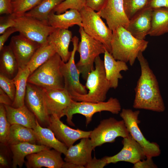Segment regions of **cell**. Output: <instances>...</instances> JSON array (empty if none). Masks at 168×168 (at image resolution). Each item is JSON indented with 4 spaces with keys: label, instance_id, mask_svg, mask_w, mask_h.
<instances>
[{
    "label": "cell",
    "instance_id": "6da1fadb",
    "mask_svg": "<svg viewBox=\"0 0 168 168\" xmlns=\"http://www.w3.org/2000/svg\"><path fill=\"white\" fill-rule=\"evenodd\" d=\"M137 58L140 64L141 74L134 89L135 94L133 107L136 109L163 112L165 107L156 77L142 52H139Z\"/></svg>",
    "mask_w": 168,
    "mask_h": 168
},
{
    "label": "cell",
    "instance_id": "7a4b0ae2",
    "mask_svg": "<svg viewBox=\"0 0 168 168\" xmlns=\"http://www.w3.org/2000/svg\"><path fill=\"white\" fill-rule=\"evenodd\" d=\"M148 43L135 37L125 28L119 27L112 31L111 54L116 60L128 62L132 66L139 52L145 50Z\"/></svg>",
    "mask_w": 168,
    "mask_h": 168
},
{
    "label": "cell",
    "instance_id": "3957f363",
    "mask_svg": "<svg viewBox=\"0 0 168 168\" xmlns=\"http://www.w3.org/2000/svg\"><path fill=\"white\" fill-rule=\"evenodd\" d=\"M95 68L89 73L86 79L85 86L88 92L82 95L76 93L71 96L77 101L98 102L104 101L107 94L110 88L106 77L104 61L98 56L95 59Z\"/></svg>",
    "mask_w": 168,
    "mask_h": 168
},
{
    "label": "cell",
    "instance_id": "277c9868",
    "mask_svg": "<svg viewBox=\"0 0 168 168\" xmlns=\"http://www.w3.org/2000/svg\"><path fill=\"white\" fill-rule=\"evenodd\" d=\"M62 61L60 57L56 53L30 75L27 82L42 88H64L60 70Z\"/></svg>",
    "mask_w": 168,
    "mask_h": 168
},
{
    "label": "cell",
    "instance_id": "5b68a950",
    "mask_svg": "<svg viewBox=\"0 0 168 168\" xmlns=\"http://www.w3.org/2000/svg\"><path fill=\"white\" fill-rule=\"evenodd\" d=\"M121 109L120 103L115 98L111 97L106 101L98 102L77 101L72 100L69 106L64 110L63 115L66 116L68 124L74 126L72 121L73 115L77 114H82L85 117L87 126L91 122L93 116L96 113L107 111L117 114Z\"/></svg>",
    "mask_w": 168,
    "mask_h": 168
},
{
    "label": "cell",
    "instance_id": "8992f818",
    "mask_svg": "<svg viewBox=\"0 0 168 168\" xmlns=\"http://www.w3.org/2000/svg\"><path fill=\"white\" fill-rule=\"evenodd\" d=\"M79 32L81 40L77 51L80 57L76 65L83 79L86 80L89 73L94 69L96 58L100 54H104L106 49L100 42L86 33L82 26L79 27Z\"/></svg>",
    "mask_w": 168,
    "mask_h": 168
},
{
    "label": "cell",
    "instance_id": "52a82bcc",
    "mask_svg": "<svg viewBox=\"0 0 168 168\" xmlns=\"http://www.w3.org/2000/svg\"><path fill=\"white\" fill-rule=\"evenodd\" d=\"M79 12L82 19V27L85 32L100 42L111 54L112 31L107 26L97 12L86 6Z\"/></svg>",
    "mask_w": 168,
    "mask_h": 168
},
{
    "label": "cell",
    "instance_id": "ba28073f",
    "mask_svg": "<svg viewBox=\"0 0 168 168\" xmlns=\"http://www.w3.org/2000/svg\"><path fill=\"white\" fill-rule=\"evenodd\" d=\"M129 134L122 119L118 120L113 117L103 119L93 130L89 136L94 149L106 143L115 142L119 137L123 138Z\"/></svg>",
    "mask_w": 168,
    "mask_h": 168
},
{
    "label": "cell",
    "instance_id": "9c48e42d",
    "mask_svg": "<svg viewBox=\"0 0 168 168\" xmlns=\"http://www.w3.org/2000/svg\"><path fill=\"white\" fill-rule=\"evenodd\" d=\"M14 20V27L19 34L40 45L48 42V37L56 29L47 21L25 15L15 16Z\"/></svg>",
    "mask_w": 168,
    "mask_h": 168
},
{
    "label": "cell",
    "instance_id": "30bf717a",
    "mask_svg": "<svg viewBox=\"0 0 168 168\" xmlns=\"http://www.w3.org/2000/svg\"><path fill=\"white\" fill-rule=\"evenodd\" d=\"M138 110L133 111L130 109H123L120 116L124 121L129 133L141 146L146 158H152L160 156L161 150L159 146L156 142H151L145 137L138 124L140 122L138 117Z\"/></svg>",
    "mask_w": 168,
    "mask_h": 168
},
{
    "label": "cell",
    "instance_id": "8fae6325",
    "mask_svg": "<svg viewBox=\"0 0 168 168\" xmlns=\"http://www.w3.org/2000/svg\"><path fill=\"white\" fill-rule=\"evenodd\" d=\"M73 48L70 57L66 63L62 61L60 70L64 82V88L71 96L76 93L84 95L87 93L85 86L83 85L79 79L80 73L75 62V56L78 44V38L75 36L72 40Z\"/></svg>",
    "mask_w": 168,
    "mask_h": 168
},
{
    "label": "cell",
    "instance_id": "7c38bea8",
    "mask_svg": "<svg viewBox=\"0 0 168 168\" xmlns=\"http://www.w3.org/2000/svg\"><path fill=\"white\" fill-rule=\"evenodd\" d=\"M42 89L48 115H56L60 119L63 116L72 100L70 94L64 88Z\"/></svg>",
    "mask_w": 168,
    "mask_h": 168
},
{
    "label": "cell",
    "instance_id": "4fadbf2b",
    "mask_svg": "<svg viewBox=\"0 0 168 168\" xmlns=\"http://www.w3.org/2000/svg\"><path fill=\"white\" fill-rule=\"evenodd\" d=\"M60 119L56 115H50L47 127L53 132L56 138L68 148L79 139L89 137L91 131L72 128L64 124Z\"/></svg>",
    "mask_w": 168,
    "mask_h": 168
},
{
    "label": "cell",
    "instance_id": "5bb4252c",
    "mask_svg": "<svg viewBox=\"0 0 168 168\" xmlns=\"http://www.w3.org/2000/svg\"><path fill=\"white\" fill-rule=\"evenodd\" d=\"M25 102L26 106L35 115L40 124L48 126L50 116L46 110L42 89L27 82Z\"/></svg>",
    "mask_w": 168,
    "mask_h": 168
},
{
    "label": "cell",
    "instance_id": "9a60e30c",
    "mask_svg": "<svg viewBox=\"0 0 168 168\" xmlns=\"http://www.w3.org/2000/svg\"><path fill=\"white\" fill-rule=\"evenodd\" d=\"M97 12L106 20L112 31L121 26L126 28L128 25L129 20L124 10L123 0H107L103 7Z\"/></svg>",
    "mask_w": 168,
    "mask_h": 168
},
{
    "label": "cell",
    "instance_id": "2e32d148",
    "mask_svg": "<svg viewBox=\"0 0 168 168\" xmlns=\"http://www.w3.org/2000/svg\"><path fill=\"white\" fill-rule=\"evenodd\" d=\"M17 60L19 68L26 67L37 49L38 43L19 34L12 37L9 45Z\"/></svg>",
    "mask_w": 168,
    "mask_h": 168
},
{
    "label": "cell",
    "instance_id": "e0dca14e",
    "mask_svg": "<svg viewBox=\"0 0 168 168\" xmlns=\"http://www.w3.org/2000/svg\"><path fill=\"white\" fill-rule=\"evenodd\" d=\"M122 142L123 146L119 152L112 156H107L108 164L125 161L134 164L146 158L141 146L130 133L128 136L123 138Z\"/></svg>",
    "mask_w": 168,
    "mask_h": 168
},
{
    "label": "cell",
    "instance_id": "ac0fdd59",
    "mask_svg": "<svg viewBox=\"0 0 168 168\" xmlns=\"http://www.w3.org/2000/svg\"><path fill=\"white\" fill-rule=\"evenodd\" d=\"M61 153L54 149L43 150L31 154L26 157L27 168H61L65 162Z\"/></svg>",
    "mask_w": 168,
    "mask_h": 168
},
{
    "label": "cell",
    "instance_id": "d6986e66",
    "mask_svg": "<svg viewBox=\"0 0 168 168\" xmlns=\"http://www.w3.org/2000/svg\"><path fill=\"white\" fill-rule=\"evenodd\" d=\"M94 149L89 138H83L75 145L68 148L64 160L85 168L92 159L91 154Z\"/></svg>",
    "mask_w": 168,
    "mask_h": 168
},
{
    "label": "cell",
    "instance_id": "ffe728a7",
    "mask_svg": "<svg viewBox=\"0 0 168 168\" xmlns=\"http://www.w3.org/2000/svg\"><path fill=\"white\" fill-rule=\"evenodd\" d=\"M152 10L146 7L138 12L129 20L126 29L136 38L144 40L151 29Z\"/></svg>",
    "mask_w": 168,
    "mask_h": 168
},
{
    "label": "cell",
    "instance_id": "44dd1931",
    "mask_svg": "<svg viewBox=\"0 0 168 168\" xmlns=\"http://www.w3.org/2000/svg\"><path fill=\"white\" fill-rule=\"evenodd\" d=\"M72 36V32L68 29H56L47 38L48 42L54 46L56 53L65 63L68 61L71 54L69 47Z\"/></svg>",
    "mask_w": 168,
    "mask_h": 168
},
{
    "label": "cell",
    "instance_id": "7402d4cb",
    "mask_svg": "<svg viewBox=\"0 0 168 168\" xmlns=\"http://www.w3.org/2000/svg\"><path fill=\"white\" fill-rule=\"evenodd\" d=\"M104 65L106 77L108 81L110 88H116L118 85L119 79L123 76L120 72L128 69L126 63L116 60L112 54L106 49L104 54Z\"/></svg>",
    "mask_w": 168,
    "mask_h": 168
},
{
    "label": "cell",
    "instance_id": "603a6c76",
    "mask_svg": "<svg viewBox=\"0 0 168 168\" xmlns=\"http://www.w3.org/2000/svg\"><path fill=\"white\" fill-rule=\"evenodd\" d=\"M47 22L49 26L55 29H68L75 25L82 26L80 13L75 9H70L59 14L52 11L49 15Z\"/></svg>",
    "mask_w": 168,
    "mask_h": 168
},
{
    "label": "cell",
    "instance_id": "cb8c5ba5",
    "mask_svg": "<svg viewBox=\"0 0 168 168\" xmlns=\"http://www.w3.org/2000/svg\"><path fill=\"white\" fill-rule=\"evenodd\" d=\"M4 106L7 120L11 125L18 124L33 129L35 127L36 117L26 105L16 108Z\"/></svg>",
    "mask_w": 168,
    "mask_h": 168
},
{
    "label": "cell",
    "instance_id": "d4e9b609",
    "mask_svg": "<svg viewBox=\"0 0 168 168\" xmlns=\"http://www.w3.org/2000/svg\"><path fill=\"white\" fill-rule=\"evenodd\" d=\"M12 154L13 168H21L25 162V158L28 155L40 151L50 149L44 145L29 142H21L9 146Z\"/></svg>",
    "mask_w": 168,
    "mask_h": 168
},
{
    "label": "cell",
    "instance_id": "484cf974",
    "mask_svg": "<svg viewBox=\"0 0 168 168\" xmlns=\"http://www.w3.org/2000/svg\"><path fill=\"white\" fill-rule=\"evenodd\" d=\"M36 125L34 129L39 144L52 148L65 155L68 147L58 140L49 128H43L36 119Z\"/></svg>",
    "mask_w": 168,
    "mask_h": 168
},
{
    "label": "cell",
    "instance_id": "4316f807",
    "mask_svg": "<svg viewBox=\"0 0 168 168\" xmlns=\"http://www.w3.org/2000/svg\"><path fill=\"white\" fill-rule=\"evenodd\" d=\"M0 51V74L12 79L19 68L16 58L9 45L4 46Z\"/></svg>",
    "mask_w": 168,
    "mask_h": 168
},
{
    "label": "cell",
    "instance_id": "83f0119b",
    "mask_svg": "<svg viewBox=\"0 0 168 168\" xmlns=\"http://www.w3.org/2000/svg\"><path fill=\"white\" fill-rule=\"evenodd\" d=\"M25 142L35 144L38 143L34 129L18 124L11 125L6 145Z\"/></svg>",
    "mask_w": 168,
    "mask_h": 168
},
{
    "label": "cell",
    "instance_id": "f1b7e54d",
    "mask_svg": "<svg viewBox=\"0 0 168 168\" xmlns=\"http://www.w3.org/2000/svg\"><path fill=\"white\" fill-rule=\"evenodd\" d=\"M30 70L27 66L24 68H19L18 72L13 79L16 87V94L12 106L19 108L25 105V98Z\"/></svg>",
    "mask_w": 168,
    "mask_h": 168
},
{
    "label": "cell",
    "instance_id": "f546056e",
    "mask_svg": "<svg viewBox=\"0 0 168 168\" xmlns=\"http://www.w3.org/2000/svg\"><path fill=\"white\" fill-rule=\"evenodd\" d=\"M168 33V7L152 10L151 28L149 35L159 36Z\"/></svg>",
    "mask_w": 168,
    "mask_h": 168
},
{
    "label": "cell",
    "instance_id": "4dcf8cb0",
    "mask_svg": "<svg viewBox=\"0 0 168 168\" xmlns=\"http://www.w3.org/2000/svg\"><path fill=\"white\" fill-rule=\"evenodd\" d=\"M56 53L54 46L49 42L41 45L35 52L27 66L30 70V75Z\"/></svg>",
    "mask_w": 168,
    "mask_h": 168
},
{
    "label": "cell",
    "instance_id": "1f68e13d",
    "mask_svg": "<svg viewBox=\"0 0 168 168\" xmlns=\"http://www.w3.org/2000/svg\"><path fill=\"white\" fill-rule=\"evenodd\" d=\"M65 0H41L35 7L23 15L47 22L50 13Z\"/></svg>",
    "mask_w": 168,
    "mask_h": 168
},
{
    "label": "cell",
    "instance_id": "d6a6232c",
    "mask_svg": "<svg viewBox=\"0 0 168 168\" xmlns=\"http://www.w3.org/2000/svg\"><path fill=\"white\" fill-rule=\"evenodd\" d=\"M41 0H16L12 2L13 13L15 16L23 15L36 6Z\"/></svg>",
    "mask_w": 168,
    "mask_h": 168
},
{
    "label": "cell",
    "instance_id": "836d02e7",
    "mask_svg": "<svg viewBox=\"0 0 168 168\" xmlns=\"http://www.w3.org/2000/svg\"><path fill=\"white\" fill-rule=\"evenodd\" d=\"M149 0H123L124 10L129 20L147 7Z\"/></svg>",
    "mask_w": 168,
    "mask_h": 168
},
{
    "label": "cell",
    "instance_id": "e575fe53",
    "mask_svg": "<svg viewBox=\"0 0 168 168\" xmlns=\"http://www.w3.org/2000/svg\"><path fill=\"white\" fill-rule=\"evenodd\" d=\"M11 124L7 120L6 109L3 104H0V142L7 145L9 138Z\"/></svg>",
    "mask_w": 168,
    "mask_h": 168
},
{
    "label": "cell",
    "instance_id": "d590c367",
    "mask_svg": "<svg viewBox=\"0 0 168 168\" xmlns=\"http://www.w3.org/2000/svg\"><path fill=\"white\" fill-rule=\"evenodd\" d=\"M86 0H65L53 10L56 14L64 13L68 9H75L80 11L86 6Z\"/></svg>",
    "mask_w": 168,
    "mask_h": 168
},
{
    "label": "cell",
    "instance_id": "8d00e7d4",
    "mask_svg": "<svg viewBox=\"0 0 168 168\" xmlns=\"http://www.w3.org/2000/svg\"><path fill=\"white\" fill-rule=\"evenodd\" d=\"M0 87L13 101L16 94V87L13 79L0 74Z\"/></svg>",
    "mask_w": 168,
    "mask_h": 168
},
{
    "label": "cell",
    "instance_id": "74e56055",
    "mask_svg": "<svg viewBox=\"0 0 168 168\" xmlns=\"http://www.w3.org/2000/svg\"><path fill=\"white\" fill-rule=\"evenodd\" d=\"M15 16L12 14L5 16H1L0 18V34L4 33L10 28L13 27L15 24Z\"/></svg>",
    "mask_w": 168,
    "mask_h": 168
},
{
    "label": "cell",
    "instance_id": "f35d334b",
    "mask_svg": "<svg viewBox=\"0 0 168 168\" xmlns=\"http://www.w3.org/2000/svg\"><path fill=\"white\" fill-rule=\"evenodd\" d=\"M107 163V156H104L101 159H97L95 157L92 158L91 161L85 166L86 168H103Z\"/></svg>",
    "mask_w": 168,
    "mask_h": 168
},
{
    "label": "cell",
    "instance_id": "ab89813d",
    "mask_svg": "<svg viewBox=\"0 0 168 168\" xmlns=\"http://www.w3.org/2000/svg\"><path fill=\"white\" fill-rule=\"evenodd\" d=\"M107 0H86V7L95 11H100L105 6Z\"/></svg>",
    "mask_w": 168,
    "mask_h": 168
},
{
    "label": "cell",
    "instance_id": "60d3db41",
    "mask_svg": "<svg viewBox=\"0 0 168 168\" xmlns=\"http://www.w3.org/2000/svg\"><path fill=\"white\" fill-rule=\"evenodd\" d=\"M13 8L11 0H0V14L10 15L12 14Z\"/></svg>",
    "mask_w": 168,
    "mask_h": 168
},
{
    "label": "cell",
    "instance_id": "b9f144b4",
    "mask_svg": "<svg viewBox=\"0 0 168 168\" xmlns=\"http://www.w3.org/2000/svg\"><path fill=\"white\" fill-rule=\"evenodd\" d=\"M146 159L141 160L134 164V168H156L152 158H146Z\"/></svg>",
    "mask_w": 168,
    "mask_h": 168
},
{
    "label": "cell",
    "instance_id": "7bdbcfd3",
    "mask_svg": "<svg viewBox=\"0 0 168 168\" xmlns=\"http://www.w3.org/2000/svg\"><path fill=\"white\" fill-rule=\"evenodd\" d=\"M147 7L152 9L168 7V0H149Z\"/></svg>",
    "mask_w": 168,
    "mask_h": 168
},
{
    "label": "cell",
    "instance_id": "ee69618b",
    "mask_svg": "<svg viewBox=\"0 0 168 168\" xmlns=\"http://www.w3.org/2000/svg\"><path fill=\"white\" fill-rule=\"evenodd\" d=\"M17 32L16 28L13 27L9 28L0 36V51L4 46V44L8 37L13 33Z\"/></svg>",
    "mask_w": 168,
    "mask_h": 168
},
{
    "label": "cell",
    "instance_id": "f6af8a7d",
    "mask_svg": "<svg viewBox=\"0 0 168 168\" xmlns=\"http://www.w3.org/2000/svg\"><path fill=\"white\" fill-rule=\"evenodd\" d=\"M0 103L4 105L12 106L13 101L9 96L0 88Z\"/></svg>",
    "mask_w": 168,
    "mask_h": 168
},
{
    "label": "cell",
    "instance_id": "bcb514c9",
    "mask_svg": "<svg viewBox=\"0 0 168 168\" xmlns=\"http://www.w3.org/2000/svg\"><path fill=\"white\" fill-rule=\"evenodd\" d=\"M62 168H84V167L76 165L75 164L65 162L63 164Z\"/></svg>",
    "mask_w": 168,
    "mask_h": 168
},
{
    "label": "cell",
    "instance_id": "7dc6e473",
    "mask_svg": "<svg viewBox=\"0 0 168 168\" xmlns=\"http://www.w3.org/2000/svg\"><path fill=\"white\" fill-rule=\"evenodd\" d=\"M0 163L2 166H6L7 165L8 163L6 158L1 154L0 156Z\"/></svg>",
    "mask_w": 168,
    "mask_h": 168
},
{
    "label": "cell",
    "instance_id": "c3c4849f",
    "mask_svg": "<svg viewBox=\"0 0 168 168\" xmlns=\"http://www.w3.org/2000/svg\"><path fill=\"white\" fill-rule=\"evenodd\" d=\"M12 0V2H13L14 1H16V0Z\"/></svg>",
    "mask_w": 168,
    "mask_h": 168
}]
</instances>
